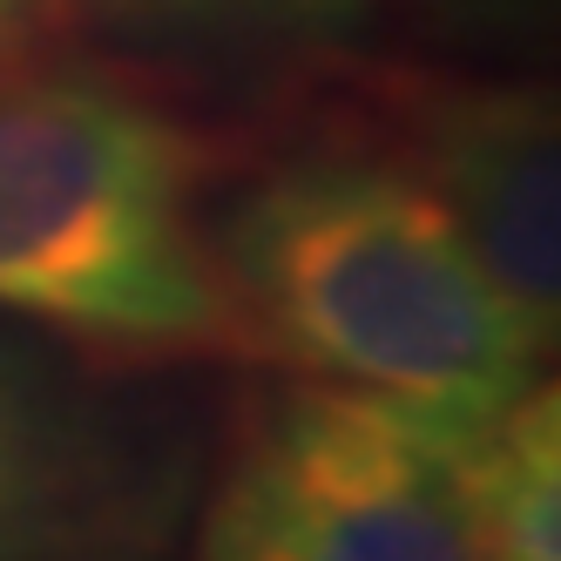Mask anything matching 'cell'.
<instances>
[{
  "mask_svg": "<svg viewBox=\"0 0 561 561\" xmlns=\"http://www.w3.org/2000/svg\"><path fill=\"white\" fill-rule=\"evenodd\" d=\"M27 8H34V0H0V42H8V27H14Z\"/></svg>",
  "mask_w": 561,
  "mask_h": 561,
  "instance_id": "10",
  "label": "cell"
},
{
  "mask_svg": "<svg viewBox=\"0 0 561 561\" xmlns=\"http://www.w3.org/2000/svg\"><path fill=\"white\" fill-rule=\"evenodd\" d=\"M460 8L480 21V14H520V8H535V0H460Z\"/></svg>",
  "mask_w": 561,
  "mask_h": 561,
  "instance_id": "9",
  "label": "cell"
},
{
  "mask_svg": "<svg viewBox=\"0 0 561 561\" xmlns=\"http://www.w3.org/2000/svg\"><path fill=\"white\" fill-rule=\"evenodd\" d=\"M217 176V136L142 75L0 48V311L129 373L251 358Z\"/></svg>",
  "mask_w": 561,
  "mask_h": 561,
  "instance_id": "2",
  "label": "cell"
},
{
  "mask_svg": "<svg viewBox=\"0 0 561 561\" xmlns=\"http://www.w3.org/2000/svg\"><path fill=\"white\" fill-rule=\"evenodd\" d=\"M108 34L163 48H305L358 27L373 0H68Z\"/></svg>",
  "mask_w": 561,
  "mask_h": 561,
  "instance_id": "7",
  "label": "cell"
},
{
  "mask_svg": "<svg viewBox=\"0 0 561 561\" xmlns=\"http://www.w3.org/2000/svg\"><path fill=\"white\" fill-rule=\"evenodd\" d=\"M190 561H291V554L277 548L224 488H210L204 520H196V554H190Z\"/></svg>",
  "mask_w": 561,
  "mask_h": 561,
  "instance_id": "8",
  "label": "cell"
},
{
  "mask_svg": "<svg viewBox=\"0 0 561 561\" xmlns=\"http://www.w3.org/2000/svg\"><path fill=\"white\" fill-rule=\"evenodd\" d=\"M473 439L298 373L237 407L217 488L291 561H488Z\"/></svg>",
  "mask_w": 561,
  "mask_h": 561,
  "instance_id": "4",
  "label": "cell"
},
{
  "mask_svg": "<svg viewBox=\"0 0 561 561\" xmlns=\"http://www.w3.org/2000/svg\"><path fill=\"white\" fill-rule=\"evenodd\" d=\"M123 373L0 325V561H183L204 447Z\"/></svg>",
  "mask_w": 561,
  "mask_h": 561,
  "instance_id": "3",
  "label": "cell"
},
{
  "mask_svg": "<svg viewBox=\"0 0 561 561\" xmlns=\"http://www.w3.org/2000/svg\"><path fill=\"white\" fill-rule=\"evenodd\" d=\"M467 480L488 561H561V413L548 379L467 447Z\"/></svg>",
  "mask_w": 561,
  "mask_h": 561,
  "instance_id": "6",
  "label": "cell"
},
{
  "mask_svg": "<svg viewBox=\"0 0 561 561\" xmlns=\"http://www.w3.org/2000/svg\"><path fill=\"white\" fill-rule=\"evenodd\" d=\"M366 136L407 163L467 237L514 318L554 345L561 318V136L535 82L399 68L366 89Z\"/></svg>",
  "mask_w": 561,
  "mask_h": 561,
  "instance_id": "5",
  "label": "cell"
},
{
  "mask_svg": "<svg viewBox=\"0 0 561 561\" xmlns=\"http://www.w3.org/2000/svg\"><path fill=\"white\" fill-rule=\"evenodd\" d=\"M217 257L251 358L488 433L535 386V332L439 196L366 129L311 136L217 204Z\"/></svg>",
  "mask_w": 561,
  "mask_h": 561,
  "instance_id": "1",
  "label": "cell"
}]
</instances>
